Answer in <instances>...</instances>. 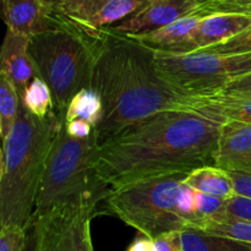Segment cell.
Here are the masks:
<instances>
[{
  "label": "cell",
  "mask_w": 251,
  "mask_h": 251,
  "mask_svg": "<svg viewBox=\"0 0 251 251\" xmlns=\"http://www.w3.org/2000/svg\"><path fill=\"white\" fill-rule=\"evenodd\" d=\"M223 120L199 110L152 115L100 146L97 171L108 189L159 174L215 166Z\"/></svg>",
  "instance_id": "obj_1"
},
{
  "label": "cell",
  "mask_w": 251,
  "mask_h": 251,
  "mask_svg": "<svg viewBox=\"0 0 251 251\" xmlns=\"http://www.w3.org/2000/svg\"><path fill=\"white\" fill-rule=\"evenodd\" d=\"M96 61L91 87L102 98L96 127L100 146L152 115L168 110H200L206 100L176 91L157 69L154 50L131 36L105 28L93 34Z\"/></svg>",
  "instance_id": "obj_2"
},
{
  "label": "cell",
  "mask_w": 251,
  "mask_h": 251,
  "mask_svg": "<svg viewBox=\"0 0 251 251\" xmlns=\"http://www.w3.org/2000/svg\"><path fill=\"white\" fill-rule=\"evenodd\" d=\"M64 118L32 115L24 104L14 129L2 140L0 166V226L33 225L39 185L47 159Z\"/></svg>",
  "instance_id": "obj_3"
},
{
  "label": "cell",
  "mask_w": 251,
  "mask_h": 251,
  "mask_svg": "<svg viewBox=\"0 0 251 251\" xmlns=\"http://www.w3.org/2000/svg\"><path fill=\"white\" fill-rule=\"evenodd\" d=\"M98 151L96 130L88 139H74L61 120L39 185L34 218L61 206L86 202L98 205L104 200L109 189L98 176Z\"/></svg>",
  "instance_id": "obj_4"
},
{
  "label": "cell",
  "mask_w": 251,
  "mask_h": 251,
  "mask_svg": "<svg viewBox=\"0 0 251 251\" xmlns=\"http://www.w3.org/2000/svg\"><path fill=\"white\" fill-rule=\"evenodd\" d=\"M28 53L37 77L50 88L54 112L64 118L71 100L92 85L95 39L63 20L55 28L31 37Z\"/></svg>",
  "instance_id": "obj_5"
},
{
  "label": "cell",
  "mask_w": 251,
  "mask_h": 251,
  "mask_svg": "<svg viewBox=\"0 0 251 251\" xmlns=\"http://www.w3.org/2000/svg\"><path fill=\"white\" fill-rule=\"evenodd\" d=\"M188 174H159L109 189L104 199L105 207L150 239L176 230L181 232L189 227L179 206Z\"/></svg>",
  "instance_id": "obj_6"
},
{
  "label": "cell",
  "mask_w": 251,
  "mask_h": 251,
  "mask_svg": "<svg viewBox=\"0 0 251 251\" xmlns=\"http://www.w3.org/2000/svg\"><path fill=\"white\" fill-rule=\"evenodd\" d=\"M154 58L161 75L176 91L199 100L221 95L230 83L251 74V53L220 55L154 50Z\"/></svg>",
  "instance_id": "obj_7"
},
{
  "label": "cell",
  "mask_w": 251,
  "mask_h": 251,
  "mask_svg": "<svg viewBox=\"0 0 251 251\" xmlns=\"http://www.w3.org/2000/svg\"><path fill=\"white\" fill-rule=\"evenodd\" d=\"M96 203H71L34 218L36 251H93L91 220Z\"/></svg>",
  "instance_id": "obj_8"
},
{
  "label": "cell",
  "mask_w": 251,
  "mask_h": 251,
  "mask_svg": "<svg viewBox=\"0 0 251 251\" xmlns=\"http://www.w3.org/2000/svg\"><path fill=\"white\" fill-rule=\"evenodd\" d=\"M139 9L137 0H63L56 15L88 36L115 26Z\"/></svg>",
  "instance_id": "obj_9"
},
{
  "label": "cell",
  "mask_w": 251,
  "mask_h": 251,
  "mask_svg": "<svg viewBox=\"0 0 251 251\" xmlns=\"http://www.w3.org/2000/svg\"><path fill=\"white\" fill-rule=\"evenodd\" d=\"M200 6L199 0H156L109 29L126 36L150 33L183 17L200 15Z\"/></svg>",
  "instance_id": "obj_10"
},
{
  "label": "cell",
  "mask_w": 251,
  "mask_h": 251,
  "mask_svg": "<svg viewBox=\"0 0 251 251\" xmlns=\"http://www.w3.org/2000/svg\"><path fill=\"white\" fill-rule=\"evenodd\" d=\"M251 27V16L234 12H217L201 19L180 53L205 50L226 43Z\"/></svg>",
  "instance_id": "obj_11"
},
{
  "label": "cell",
  "mask_w": 251,
  "mask_h": 251,
  "mask_svg": "<svg viewBox=\"0 0 251 251\" xmlns=\"http://www.w3.org/2000/svg\"><path fill=\"white\" fill-rule=\"evenodd\" d=\"M7 29L27 38L58 27L63 20L43 0H2Z\"/></svg>",
  "instance_id": "obj_12"
},
{
  "label": "cell",
  "mask_w": 251,
  "mask_h": 251,
  "mask_svg": "<svg viewBox=\"0 0 251 251\" xmlns=\"http://www.w3.org/2000/svg\"><path fill=\"white\" fill-rule=\"evenodd\" d=\"M29 38L7 29L0 53V74L14 85L22 100L29 83L37 77L28 53Z\"/></svg>",
  "instance_id": "obj_13"
},
{
  "label": "cell",
  "mask_w": 251,
  "mask_h": 251,
  "mask_svg": "<svg viewBox=\"0 0 251 251\" xmlns=\"http://www.w3.org/2000/svg\"><path fill=\"white\" fill-rule=\"evenodd\" d=\"M251 164V124L227 120L222 124L215 152V166L226 171Z\"/></svg>",
  "instance_id": "obj_14"
},
{
  "label": "cell",
  "mask_w": 251,
  "mask_h": 251,
  "mask_svg": "<svg viewBox=\"0 0 251 251\" xmlns=\"http://www.w3.org/2000/svg\"><path fill=\"white\" fill-rule=\"evenodd\" d=\"M202 17L201 15H191L150 33L131 37L153 50L180 53Z\"/></svg>",
  "instance_id": "obj_15"
},
{
  "label": "cell",
  "mask_w": 251,
  "mask_h": 251,
  "mask_svg": "<svg viewBox=\"0 0 251 251\" xmlns=\"http://www.w3.org/2000/svg\"><path fill=\"white\" fill-rule=\"evenodd\" d=\"M184 184L199 193L229 200L237 195L229 173L217 166H203L195 169L184 180Z\"/></svg>",
  "instance_id": "obj_16"
},
{
  "label": "cell",
  "mask_w": 251,
  "mask_h": 251,
  "mask_svg": "<svg viewBox=\"0 0 251 251\" xmlns=\"http://www.w3.org/2000/svg\"><path fill=\"white\" fill-rule=\"evenodd\" d=\"M184 251H251V244L195 228L180 232Z\"/></svg>",
  "instance_id": "obj_17"
},
{
  "label": "cell",
  "mask_w": 251,
  "mask_h": 251,
  "mask_svg": "<svg viewBox=\"0 0 251 251\" xmlns=\"http://www.w3.org/2000/svg\"><path fill=\"white\" fill-rule=\"evenodd\" d=\"M199 112L227 122H240L251 124V98L240 96L218 95L206 100Z\"/></svg>",
  "instance_id": "obj_18"
},
{
  "label": "cell",
  "mask_w": 251,
  "mask_h": 251,
  "mask_svg": "<svg viewBox=\"0 0 251 251\" xmlns=\"http://www.w3.org/2000/svg\"><path fill=\"white\" fill-rule=\"evenodd\" d=\"M103 103L102 98L92 87L80 91L71 100L68 109H66L65 122L71 120H85L92 127H97L102 120Z\"/></svg>",
  "instance_id": "obj_19"
},
{
  "label": "cell",
  "mask_w": 251,
  "mask_h": 251,
  "mask_svg": "<svg viewBox=\"0 0 251 251\" xmlns=\"http://www.w3.org/2000/svg\"><path fill=\"white\" fill-rule=\"evenodd\" d=\"M21 105V98L11 82L0 74V136L1 141L14 129Z\"/></svg>",
  "instance_id": "obj_20"
},
{
  "label": "cell",
  "mask_w": 251,
  "mask_h": 251,
  "mask_svg": "<svg viewBox=\"0 0 251 251\" xmlns=\"http://www.w3.org/2000/svg\"><path fill=\"white\" fill-rule=\"evenodd\" d=\"M24 107L34 117L46 119L54 113L53 96L50 88L42 78H33L21 100Z\"/></svg>",
  "instance_id": "obj_21"
},
{
  "label": "cell",
  "mask_w": 251,
  "mask_h": 251,
  "mask_svg": "<svg viewBox=\"0 0 251 251\" xmlns=\"http://www.w3.org/2000/svg\"><path fill=\"white\" fill-rule=\"evenodd\" d=\"M200 230L251 244V222L247 221L223 218L217 222L207 223Z\"/></svg>",
  "instance_id": "obj_22"
},
{
  "label": "cell",
  "mask_w": 251,
  "mask_h": 251,
  "mask_svg": "<svg viewBox=\"0 0 251 251\" xmlns=\"http://www.w3.org/2000/svg\"><path fill=\"white\" fill-rule=\"evenodd\" d=\"M24 227L17 225L0 226V251H25L27 235Z\"/></svg>",
  "instance_id": "obj_23"
},
{
  "label": "cell",
  "mask_w": 251,
  "mask_h": 251,
  "mask_svg": "<svg viewBox=\"0 0 251 251\" xmlns=\"http://www.w3.org/2000/svg\"><path fill=\"white\" fill-rule=\"evenodd\" d=\"M200 51L220 54V55H235V54L251 53V27L245 29L244 32H242L238 36H235L234 38L226 42V43Z\"/></svg>",
  "instance_id": "obj_24"
},
{
  "label": "cell",
  "mask_w": 251,
  "mask_h": 251,
  "mask_svg": "<svg viewBox=\"0 0 251 251\" xmlns=\"http://www.w3.org/2000/svg\"><path fill=\"white\" fill-rule=\"evenodd\" d=\"M223 218L251 222V199L235 195L234 198L227 200V207Z\"/></svg>",
  "instance_id": "obj_25"
},
{
  "label": "cell",
  "mask_w": 251,
  "mask_h": 251,
  "mask_svg": "<svg viewBox=\"0 0 251 251\" xmlns=\"http://www.w3.org/2000/svg\"><path fill=\"white\" fill-rule=\"evenodd\" d=\"M228 173L234 184L237 195L251 199V164L242 167V168L228 171Z\"/></svg>",
  "instance_id": "obj_26"
},
{
  "label": "cell",
  "mask_w": 251,
  "mask_h": 251,
  "mask_svg": "<svg viewBox=\"0 0 251 251\" xmlns=\"http://www.w3.org/2000/svg\"><path fill=\"white\" fill-rule=\"evenodd\" d=\"M157 251H184L180 232H171L153 240Z\"/></svg>",
  "instance_id": "obj_27"
},
{
  "label": "cell",
  "mask_w": 251,
  "mask_h": 251,
  "mask_svg": "<svg viewBox=\"0 0 251 251\" xmlns=\"http://www.w3.org/2000/svg\"><path fill=\"white\" fill-rule=\"evenodd\" d=\"M65 122V120H64ZM65 127H66V132L70 135L71 137L74 139H78V140H85L88 139L91 135L95 132V127L91 126L85 120H71V122H65Z\"/></svg>",
  "instance_id": "obj_28"
},
{
  "label": "cell",
  "mask_w": 251,
  "mask_h": 251,
  "mask_svg": "<svg viewBox=\"0 0 251 251\" xmlns=\"http://www.w3.org/2000/svg\"><path fill=\"white\" fill-rule=\"evenodd\" d=\"M244 93H251V74L239 78L230 83L221 95L233 96V95H244Z\"/></svg>",
  "instance_id": "obj_29"
},
{
  "label": "cell",
  "mask_w": 251,
  "mask_h": 251,
  "mask_svg": "<svg viewBox=\"0 0 251 251\" xmlns=\"http://www.w3.org/2000/svg\"><path fill=\"white\" fill-rule=\"evenodd\" d=\"M127 251H157L156 247H154L153 239H150L147 237L137 238L136 240L131 243Z\"/></svg>",
  "instance_id": "obj_30"
},
{
  "label": "cell",
  "mask_w": 251,
  "mask_h": 251,
  "mask_svg": "<svg viewBox=\"0 0 251 251\" xmlns=\"http://www.w3.org/2000/svg\"><path fill=\"white\" fill-rule=\"evenodd\" d=\"M43 1L46 2V5L49 7V9L53 10V11L55 12L56 9H58L59 5H60L61 2H63V0H43Z\"/></svg>",
  "instance_id": "obj_31"
},
{
  "label": "cell",
  "mask_w": 251,
  "mask_h": 251,
  "mask_svg": "<svg viewBox=\"0 0 251 251\" xmlns=\"http://www.w3.org/2000/svg\"><path fill=\"white\" fill-rule=\"evenodd\" d=\"M156 1V0H137V4H139V9H137V11L141 9H144L145 6H147V5H150L151 2Z\"/></svg>",
  "instance_id": "obj_32"
},
{
  "label": "cell",
  "mask_w": 251,
  "mask_h": 251,
  "mask_svg": "<svg viewBox=\"0 0 251 251\" xmlns=\"http://www.w3.org/2000/svg\"><path fill=\"white\" fill-rule=\"evenodd\" d=\"M239 14H245V15H249V16H251V7H249V9L243 10V11L239 12Z\"/></svg>",
  "instance_id": "obj_33"
},
{
  "label": "cell",
  "mask_w": 251,
  "mask_h": 251,
  "mask_svg": "<svg viewBox=\"0 0 251 251\" xmlns=\"http://www.w3.org/2000/svg\"><path fill=\"white\" fill-rule=\"evenodd\" d=\"M233 96H240V97H247V98H251V93H244V95H233Z\"/></svg>",
  "instance_id": "obj_34"
},
{
  "label": "cell",
  "mask_w": 251,
  "mask_h": 251,
  "mask_svg": "<svg viewBox=\"0 0 251 251\" xmlns=\"http://www.w3.org/2000/svg\"><path fill=\"white\" fill-rule=\"evenodd\" d=\"M199 1H200V5H203V4H206V2L211 1V0H199ZM200 7H201V6H200Z\"/></svg>",
  "instance_id": "obj_35"
},
{
  "label": "cell",
  "mask_w": 251,
  "mask_h": 251,
  "mask_svg": "<svg viewBox=\"0 0 251 251\" xmlns=\"http://www.w3.org/2000/svg\"><path fill=\"white\" fill-rule=\"evenodd\" d=\"M25 251H36V250H34V242H33V243H32V247H31V250H28V249H27V248H26V250H25Z\"/></svg>",
  "instance_id": "obj_36"
}]
</instances>
